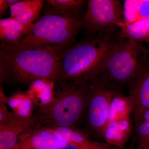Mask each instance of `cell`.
<instances>
[{
    "label": "cell",
    "instance_id": "22",
    "mask_svg": "<svg viewBox=\"0 0 149 149\" xmlns=\"http://www.w3.org/2000/svg\"><path fill=\"white\" fill-rule=\"evenodd\" d=\"M9 8L8 3L7 0H0V16L1 18L5 13L7 9Z\"/></svg>",
    "mask_w": 149,
    "mask_h": 149
},
{
    "label": "cell",
    "instance_id": "8",
    "mask_svg": "<svg viewBox=\"0 0 149 149\" xmlns=\"http://www.w3.org/2000/svg\"><path fill=\"white\" fill-rule=\"evenodd\" d=\"M129 96L134 120L149 109V61L146 59L129 83Z\"/></svg>",
    "mask_w": 149,
    "mask_h": 149
},
{
    "label": "cell",
    "instance_id": "21",
    "mask_svg": "<svg viewBox=\"0 0 149 149\" xmlns=\"http://www.w3.org/2000/svg\"><path fill=\"white\" fill-rule=\"evenodd\" d=\"M5 103L0 102V121L4 120L8 115L9 111Z\"/></svg>",
    "mask_w": 149,
    "mask_h": 149
},
{
    "label": "cell",
    "instance_id": "1",
    "mask_svg": "<svg viewBox=\"0 0 149 149\" xmlns=\"http://www.w3.org/2000/svg\"><path fill=\"white\" fill-rule=\"evenodd\" d=\"M65 51L49 47L19 50L0 49L1 85L10 81L29 85L41 79L56 83L60 58Z\"/></svg>",
    "mask_w": 149,
    "mask_h": 149
},
{
    "label": "cell",
    "instance_id": "12",
    "mask_svg": "<svg viewBox=\"0 0 149 149\" xmlns=\"http://www.w3.org/2000/svg\"><path fill=\"white\" fill-rule=\"evenodd\" d=\"M0 102L5 103L12 109V112L18 117L29 119L33 116L32 112L35 104L26 91H18L7 97L1 85Z\"/></svg>",
    "mask_w": 149,
    "mask_h": 149
},
{
    "label": "cell",
    "instance_id": "23",
    "mask_svg": "<svg viewBox=\"0 0 149 149\" xmlns=\"http://www.w3.org/2000/svg\"><path fill=\"white\" fill-rule=\"evenodd\" d=\"M145 149H149V144L146 146L143 147Z\"/></svg>",
    "mask_w": 149,
    "mask_h": 149
},
{
    "label": "cell",
    "instance_id": "7",
    "mask_svg": "<svg viewBox=\"0 0 149 149\" xmlns=\"http://www.w3.org/2000/svg\"><path fill=\"white\" fill-rule=\"evenodd\" d=\"M124 11L118 0H89L83 25L91 33L111 32L124 23Z\"/></svg>",
    "mask_w": 149,
    "mask_h": 149
},
{
    "label": "cell",
    "instance_id": "24",
    "mask_svg": "<svg viewBox=\"0 0 149 149\" xmlns=\"http://www.w3.org/2000/svg\"><path fill=\"white\" fill-rule=\"evenodd\" d=\"M136 149H145L143 148H138Z\"/></svg>",
    "mask_w": 149,
    "mask_h": 149
},
{
    "label": "cell",
    "instance_id": "19",
    "mask_svg": "<svg viewBox=\"0 0 149 149\" xmlns=\"http://www.w3.org/2000/svg\"><path fill=\"white\" fill-rule=\"evenodd\" d=\"M86 149H118L113 146L104 143L94 142Z\"/></svg>",
    "mask_w": 149,
    "mask_h": 149
},
{
    "label": "cell",
    "instance_id": "14",
    "mask_svg": "<svg viewBox=\"0 0 149 149\" xmlns=\"http://www.w3.org/2000/svg\"><path fill=\"white\" fill-rule=\"evenodd\" d=\"M32 26H25L10 17L0 20L1 45H10L18 43Z\"/></svg>",
    "mask_w": 149,
    "mask_h": 149
},
{
    "label": "cell",
    "instance_id": "16",
    "mask_svg": "<svg viewBox=\"0 0 149 149\" xmlns=\"http://www.w3.org/2000/svg\"><path fill=\"white\" fill-rule=\"evenodd\" d=\"M48 10L68 16H80L79 13L85 2L83 0H48Z\"/></svg>",
    "mask_w": 149,
    "mask_h": 149
},
{
    "label": "cell",
    "instance_id": "3",
    "mask_svg": "<svg viewBox=\"0 0 149 149\" xmlns=\"http://www.w3.org/2000/svg\"><path fill=\"white\" fill-rule=\"evenodd\" d=\"M83 26L80 16H68L48 10L18 43L0 45V49L19 50L49 47L65 50L71 47Z\"/></svg>",
    "mask_w": 149,
    "mask_h": 149
},
{
    "label": "cell",
    "instance_id": "2",
    "mask_svg": "<svg viewBox=\"0 0 149 149\" xmlns=\"http://www.w3.org/2000/svg\"><path fill=\"white\" fill-rule=\"evenodd\" d=\"M118 39L114 31L101 32L72 45L60 58L56 82L83 81L97 77L108 52Z\"/></svg>",
    "mask_w": 149,
    "mask_h": 149
},
{
    "label": "cell",
    "instance_id": "13",
    "mask_svg": "<svg viewBox=\"0 0 149 149\" xmlns=\"http://www.w3.org/2000/svg\"><path fill=\"white\" fill-rule=\"evenodd\" d=\"M55 83L52 80L41 79L34 80L29 85L26 92L39 109L47 107L52 103Z\"/></svg>",
    "mask_w": 149,
    "mask_h": 149
},
{
    "label": "cell",
    "instance_id": "10",
    "mask_svg": "<svg viewBox=\"0 0 149 149\" xmlns=\"http://www.w3.org/2000/svg\"><path fill=\"white\" fill-rule=\"evenodd\" d=\"M67 143L54 127L38 125L22 136L14 149H58Z\"/></svg>",
    "mask_w": 149,
    "mask_h": 149
},
{
    "label": "cell",
    "instance_id": "4",
    "mask_svg": "<svg viewBox=\"0 0 149 149\" xmlns=\"http://www.w3.org/2000/svg\"><path fill=\"white\" fill-rule=\"evenodd\" d=\"M91 80L62 82L52 103L34 116L40 126L72 128L85 112Z\"/></svg>",
    "mask_w": 149,
    "mask_h": 149
},
{
    "label": "cell",
    "instance_id": "18",
    "mask_svg": "<svg viewBox=\"0 0 149 149\" xmlns=\"http://www.w3.org/2000/svg\"><path fill=\"white\" fill-rule=\"evenodd\" d=\"M130 2L133 4V19L132 22L143 20V19H149V1H130Z\"/></svg>",
    "mask_w": 149,
    "mask_h": 149
},
{
    "label": "cell",
    "instance_id": "15",
    "mask_svg": "<svg viewBox=\"0 0 149 149\" xmlns=\"http://www.w3.org/2000/svg\"><path fill=\"white\" fill-rule=\"evenodd\" d=\"M120 32L118 35L119 39H126L141 42L149 43V19H143L120 25Z\"/></svg>",
    "mask_w": 149,
    "mask_h": 149
},
{
    "label": "cell",
    "instance_id": "17",
    "mask_svg": "<svg viewBox=\"0 0 149 149\" xmlns=\"http://www.w3.org/2000/svg\"><path fill=\"white\" fill-rule=\"evenodd\" d=\"M135 122L139 148H143L149 144V109L144 112Z\"/></svg>",
    "mask_w": 149,
    "mask_h": 149
},
{
    "label": "cell",
    "instance_id": "5",
    "mask_svg": "<svg viewBox=\"0 0 149 149\" xmlns=\"http://www.w3.org/2000/svg\"><path fill=\"white\" fill-rule=\"evenodd\" d=\"M146 52L141 42L118 38L108 52L97 77L118 88L128 84L146 61Z\"/></svg>",
    "mask_w": 149,
    "mask_h": 149
},
{
    "label": "cell",
    "instance_id": "11",
    "mask_svg": "<svg viewBox=\"0 0 149 149\" xmlns=\"http://www.w3.org/2000/svg\"><path fill=\"white\" fill-rule=\"evenodd\" d=\"M43 0H22L9 7L10 17L25 26H32L42 8Z\"/></svg>",
    "mask_w": 149,
    "mask_h": 149
},
{
    "label": "cell",
    "instance_id": "20",
    "mask_svg": "<svg viewBox=\"0 0 149 149\" xmlns=\"http://www.w3.org/2000/svg\"><path fill=\"white\" fill-rule=\"evenodd\" d=\"M93 142V141H91L89 143L86 145H81L74 143H68L58 149H86Z\"/></svg>",
    "mask_w": 149,
    "mask_h": 149
},
{
    "label": "cell",
    "instance_id": "6",
    "mask_svg": "<svg viewBox=\"0 0 149 149\" xmlns=\"http://www.w3.org/2000/svg\"><path fill=\"white\" fill-rule=\"evenodd\" d=\"M119 88L102 77L91 80L85 111L88 126L97 136L104 135L109 122L113 99Z\"/></svg>",
    "mask_w": 149,
    "mask_h": 149
},
{
    "label": "cell",
    "instance_id": "9",
    "mask_svg": "<svg viewBox=\"0 0 149 149\" xmlns=\"http://www.w3.org/2000/svg\"><path fill=\"white\" fill-rule=\"evenodd\" d=\"M37 126L33 116L24 119L9 111L7 117L0 121V149H14L22 136Z\"/></svg>",
    "mask_w": 149,
    "mask_h": 149
}]
</instances>
